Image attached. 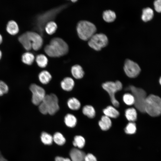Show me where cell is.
Instances as JSON below:
<instances>
[{"instance_id":"cell-25","label":"cell","mask_w":161,"mask_h":161,"mask_svg":"<svg viewBox=\"0 0 161 161\" xmlns=\"http://www.w3.org/2000/svg\"><path fill=\"white\" fill-rule=\"evenodd\" d=\"M103 19L106 22H110L114 21L116 18V15L114 11L109 10L104 11L103 14Z\"/></svg>"},{"instance_id":"cell-14","label":"cell","mask_w":161,"mask_h":161,"mask_svg":"<svg viewBox=\"0 0 161 161\" xmlns=\"http://www.w3.org/2000/svg\"><path fill=\"white\" fill-rule=\"evenodd\" d=\"M71 72L73 77L77 79L82 78L84 75L83 68L78 64H75L72 67Z\"/></svg>"},{"instance_id":"cell-5","label":"cell","mask_w":161,"mask_h":161,"mask_svg":"<svg viewBox=\"0 0 161 161\" xmlns=\"http://www.w3.org/2000/svg\"><path fill=\"white\" fill-rule=\"evenodd\" d=\"M102 87L108 93L113 106L116 107H118L120 103L116 99L115 95L117 92L122 89L123 85L122 83L118 80L115 82L107 81L103 83Z\"/></svg>"},{"instance_id":"cell-33","label":"cell","mask_w":161,"mask_h":161,"mask_svg":"<svg viewBox=\"0 0 161 161\" xmlns=\"http://www.w3.org/2000/svg\"><path fill=\"white\" fill-rule=\"evenodd\" d=\"M136 131L135 123L134 122L129 123L125 129L126 133L128 134H132L135 133Z\"/></svg>"},{"instance_id":"cell-16","label":"cell","mask_w":161,"mask_h":161,"mask_svg":"<svg viewBox=\"0 0 161 161\" xmlns=\"http://www.w3.org/2000/svg\"><path fill=\"white\" fill-rule=\"evenodd\" d=\"M112 122L109 117L104 115L102 117L101 120L98 123L101 129L103 131L109 129L112 126Z\"/></svg>"},{"instance_id":"cell-2","label":"cell","mask_w":161,"mask_h":161,"mask_svg":"<svg viewBox=\"0 0 161 161\" xmlns=\"http://www.w3.org/2000/svg\"><path fill=\"white\" fill-rule=\"evenodd\" d=\"M77 30L79 38L83 40H89L96 31L95 26L86 20L79 21L77 25Z\"/></svg>"},{"instance_id":"cell-4","label":"cell","mask_w":161,"mask_h":161,"mask_svg":"<svg viewBox=\"0 0 161 161\" xmlns=\"http://www.w3.org/2000/svg\"><path fill=\"white\" fill-rule=\"evenodd\" d=\"M129 88L134 99V105L140 112L145 113V106L147 98L146 93L143 89L131 85Z\"/></svg>"},{"instance_id":"cell-38","label":"cell","mask_w":161,"mask_h":161,"mask_svg":"<svg viewBox=\"0 0 161 161\" xmlns=\"http://www.w3.org/2000/svg\"><path fill=\"white\" fill-rule=\"evenodd\" d=\"M0 161H7L1 155L0 153Z\"/></svg>"},{"instance_id":"cell-30","label":"cell","mask_w":161,"mask_h":161,"mask_svg":"<svg viewBox=\"0 0 161 161\" xmlns=\"http://www.w3.org/2000/svg\"><path fill=\"white\" fill-rule=\"evenodd\" d=\"M41 139L43 143L48 145H51L53 141V137L50 134L45 132L42 133Z\"/></svg>"},{"instance_id":"cell-26","label":"cell","mask_w":161,"mask_h":161,"mask_svg":"<svg viewBox=\"0 0 161 161\" xmlns=\"http://www.w3.org/2000/svg\"><path fill=\"white\" fill-rule=\"evenodd\" d=\"M35 60L38 65L41 68H45L47 65L48 59L44 55L40 54L38 55Z\"/></svg>"},{"instance_id":"cell-23","label":"cell","mask_w":161,"mask_h":161,"mask_svg":"<svg viewBox=\"0 0 161 161\" xmlns=\"http://www.w3.org/2000/svg\"><path fill=\"white\" fill-rule=\"evenodd\" d=\"M67 104L69 108L73 110H78L81 106L80 101L75 97L69 98L67 101Z\"/></svg>"},{"instance_id":"cell-36","label":"cell","mask_w":161,"mask_h":161,"mask_svg":"<svg viewBox=\"0 0 161 161\" xmlns=\"http://www.w3.org/2000/svg\"><path fill=\"white\" fill-rule=\"evenodd\" d=\"M84 161H97L96 157L92 154L89 153L86 155Z\"/></svg>"},{"instance_id":"cell-11","label":"cell","mask_w":161,"mask_h":161,"mask_svg":"<svg viewBox=\"0 0 161 161\" xmlns=\"http://www.w3.org/2000/svg\"><path fill=\"white\" fill-rule=\"evenodd\" d=\"M59 10V9H53L45 13L44 14H44H43L42 16L46 18L45 19L40 16H38L40 18H44L43 19H38V25L40 30L41 31L43 30L44 27H45L47 23L49 22V20L53 18Z\"/></svg>"},{"instance_id":"cell-6","label":"cell","mask_w":161,"mask_h":161,"mask_svg":"<svg viewBox=\"0 0 161 161\" xmlns=\"http://www.w3.org/2000/svg\"><path fill=\"white\" fill-rule=\"evenodd\" d=\"M42 102L45 106L48 113L50 115L55 114L60 109L58 99L55 94L46 95Z\"/></svg>"},{"instance_id":"cell-41","label":"cell","mask_w":161,"mask_h":161,"mask_svg":"<svg viewBox=\"0 0 161 161\" xmlns=\"http://www.w3.org/2000/svg\"><path fill=\"white\" fill-rule=\"evenodd\" d=\"M4 94L1 92V91L0 90V96Z\"/></svg>"},{"instance_id":"cell-35","label":"cell","mask_w":161,"mask_h":161,"mask_svg":"<svg viewBox=\"0 0 161 161\" xmlns=\"http://www.w3.org/2000/svg\"><path fill=\"white\" fill-rule=\"evenodd\" d=\"M154 5L156 11L157 12L161 13V0L155 1Z\"/></svg>"},{"instance_id":"cell-37","label":"cell","mask_w":161,"mask_h":161,"mask_svg":"<svg viewBox=\"0 0 161 161\" xmlns=\"http://www.w3.org/2000/svg\"><path fill=\"white\" fill-rule=\"evenodd\" d=\"M55 161H71L68 158H64L60 157H57L55 158Z\"/></svg>"},{"instance_id":"cell-22","label":"cell","mask_w":161,"mask_h":161,"mask_svg":"<svg viewBox=\"0 0 161 161\" xmlns=\"http://www.w3.org/2000/svg\"><path fill=\"white\" fill-rule=\"evenodd\" d=\"M153 16V11L151 8L148 7L143 10L141 18L144 21L147 22L151 20Z\"/></svg>"},{"instance_id":"cell-34","label":"cell","mask_w":161,"mask_h":161,"mask_svg":"<svg viewBox=\"0 0 161 161\" xmlns=\"http://www.w3.org/2000/svg\"><path fill=\"white\" fill-rule=\"evenodd\" d=\"M0 90L3 94L7 93L8 91V87L7 85L1 80H0Z\"/></svg>"},{"instance_id":"cell-13","label":"cell","mask_w":161,"mask_h":161,"mask_svg":"<svg viewBox=\"0 0 161 161\" xmlns=\"http://www.w3.org/2000/svg\"><path fill=\"white\" fill-rule=\"evenodd\" d=\"M61 86L64 90L69 92L72 91L75 86V82L71 77H66L61 82Z\"/></svg>"},{"instance_id":"cell-29","label":"cell","mask_w":161,"mask_h":161,"mask_svg":"<svg viewBox=\"0 0 161 161\" xmlns=\"http://www.w3.org/2000/svg\"><path fill=\"white\" fill-rule=\"evenodd\" d=\"M73 144L75 147H77L80 148H82L84 146L85 140L84 138L81 136H76L74 137Z\"/></svg>"},{"instance_id":"cell-7","label":"cell","mask_w":161,"mask_h":161,"mask_svg":"<svg viewBox=\"0 0 161 161\" xmlns=\"http://www.w3.org/2000/svg\"><path fill=\"white\" fill-rule=\"evenodd\" d=\"M107 36L103 33H95L89 40L88 44L92 48L97 51L100 50L108 43Z\"/></svg>"},{"instance_id":"cell-20","label":"cell","mask_w":161,"mask_h":161,"mask_svg":"<svg viewBox=\"0 0 161 161\" xmlns=\"http://www.w3.org/2000/svg\"><path fill=\"white\" fill-rule=\"evenodd\" d=\"M64 119L65 124L68 127H74L77 124V118L72 114L69 113L67 114L65 116Z\"/></svg>"},{"instance_id":"cell-27","label":"cell","mask_w":161,"mask_h":161,"mask_svg":"<svg viewBox=\"0 0 161 161\" xmlns=\"http://www.w3.org/2000/svg\"><path fill=\"white\" fill-rule=\"evenodd\" d=\"M35 57L32 53L27 52L24 53L22 56V61L28 65H31L33 63Z\"/></svg>"},{"instance_id":"cell-19","label":"cell","mask_w":161,"mask_h":161,"mask_svg":"<svg viewBox=\"0 0 161 161\" xmlns=\"http://www.w3.org/2000/svg\"><path fill=\"white\" fill-rule=\"evenodd\" d=\"M38 77L40 81L43 84L49 83L52 79V76L49 72L47 70H43L38 74Z\"/></svg>"},{"instance_id":"cell-10","label":"cell","mask_w":161,"mask_h":161,"mask_svg":"<svg viewBox=\"0 0 161 161\" xmlns=\"http://www.w3.org/2000/svg\"><path fill=\"white\" fill-rule=\"evenodd\" d=\"M26 32L30 40L32 48L35 50L40 49L43 43V40L41 35L34 32L27 31Z\"/></svg>"},{"instance_id":"cell-9","label":"cell","mask_w":161,"mask_h":161,"mask_svg":"<svg viewBox=\"0 0 161 161\" xmlns=\"http://www.w3.org/2000/svg\"><path fill=\"white\" fill-rule=\"evenodd\" d=\"M124 70L126 75L130 78H135L141 71L139 65L136 62L129 59H126L124 63Z\"/></svg>"},{"instance_id":"cell-21","label":"cell","mask_w":161,"mask_h":161,"mask_svg":"<svg viewBox=\"0 0 161 161\" xmlns=\"http://www.w3.org/2000/svg\"><path fill=\"white\" fill-rule=\"evenodd\" d=\"M125 115L127 119L130 122H134L137 119V111L134 108L126 109L125 112Z\"/></svg>"},{"instance_id":"cell-31","label":"cell","mask_w":161,"mask_h":161,"mask_svg":"<svg viewBox=\"0 0 161 161\" xmlns=\"http://www.w3.org/2000/svg\"><path fill=\"white\" fill-rule=\"evenodd\" d=\"M53 140L59 145H64L66 141L65 138L63 135L59 132L55 133L53 137Z\"/></svg>"},{"instance_id":"cell-17","label":"cell","mask_w":161,"mask_h":161,"mask_svg":"<svg viewBox=\"0 0 161 161\" xmlns=\"http://www.w3.org/2000/svg\"><path fill=\"white\" fill-rule=\"evenodd\" d=\"M103 112L105 115L109 118H116L120 114L119 112L115 108L110 106L103 109Z\"/></svg>"},{"instance_id":"cell-18","label":"cell","mask_w":161,"mask_h":161,"mask_svg":"<svg viewBox=\"0 0 161 161\" xmlns=\"http://www.w3.org/2000/svg\"><path fill=\"white\" fill-rule=\"evenodd\" d=\"M6 30L9 33L14 35L18 32L19 29L17 23L14 21L11 20L7 24Z\"/></svg>"},{"instance_id":"cell-24","label":"cell","mask_w":161,"mask_h":161,"mask_svg":"<svg viewBox=\"0 0 161 161\" xmlns=\"http://www.w3.org/2000/svg\"><path fill=\"white\" fill-rule=\"evenodd\" d=\"M82 112L85 115L90 118H92L95 117V111L94 107L90 105H86L83 107Z\"/></svg>"},{"instance_id":"cell-32","label":"cell","mask_w":161,"mask_h":161,"mask_svg":"<svg viewBox=\"0 0 161 161\" xmlns=\"http://www.w3.org/2000/svg\"><path fill=\"white\" fill-rule=\"evenodd\" d=\"M123 100L127 105L130 106L134 105V99L132 94L130 93L125 94L123 96Z\"/></svg>"},{"instance_id":"cell-8","label":"cell","mask_w":161,"mask_h":161,"mask_svg":"<svg viewBox=\"0 0 161 161\" xmlns=\"http://www.w3.org/2000/svg\"><path fill=\"white\" fill-rule=\"evenodd\" d=\"M29 89L32 93V103L35 106H38L42 102L46 95L45 90L35 83L31 84Z\"/></svg>"},{"instance_id":"cell-40","label":"cell","mask_w":161,"mask_h":161,"mask_svg":"<svg viewBox=\"0 0 161 161\" xmlns=\"http://www.w3.org/2000/svg\"><path fill=\"white\" fill-rule=\"evenodd\" d=\"M2 55V52L1 51V50H0V59L1 58Z\"/></svg>"},{"instance_id":"cell-3","label":"cell","mask_w":161,"mask_h":161,"mask_svg":"<svg viewBox=\"0 0 161 161\" xmlns=\"http://www.w3.org/2000/svg\"><path fill=\"white\" fill-rule=\"evenodd\" d=\"M49 44L50 52L54 57H59L65 55L69 50L67 44L59 38H52Z\"/></svg>"},{"instance_id":"cell-43","label":"cell","mask_w":161,"mask_h":161,"mask_svg":"<svg viewBox=\"0 0 161 161\" xmlns=\"http://www.w3.org/2000/svg\"><path fill=\"white\" fill-rule=\"evenodd\" d=\"M72 1L73 2H75V1H76V0H73V1Z\"/></svg>"},{"instance_id":"cell-42","label":"cell","mask_w":161,"mask_h":161,"mask_svg":"<svg viewBox=\"0 0 161 161\" xmlns=\"http://www.w3.org/2000/svg\"><path fill=\"white\" fill-rule=\"evenodd\" d=\"M159 83H160V84L161 85V76L160 77V79H159Z\"/></svg>"},{"instance_id":"cell-12","label":"cell","mask_w":161,"mask_h":161,"mask_svg":"<svg viewBox=\"0 0 161 161\" xmlns=\"http://www.w3.org/2000/svg\"><path fill=\"white\" fill-rule=\"evenodd\" d=\"M69 154L72 161H84L86 155L83 151L76 148L72 149Z\"/></svg>"},{"instance_id":"cell-1","label":"cell","mask_w":161,"mask_h":161,"mask_svg":"<svg viewBox=\"0 0 161 161\" xmlns=\"http://www.w3.org/2000/svg\"><path fill=\"white\" fill-rule=\"evenodd\" d=\"M145 112L153 117L161 114V98L151 94L147 96L145 106Z\"/></svg>"},{"instance_id":"cell-39","label":"cell","mask_w":161,"mask_h":161,"mask_svg":"<svg viewBox=\"0 0 161 161\" xmlns=\"http://www.w3.org/2000/svg\"><path fill=\"white\" fill-rule=\"evenodd\" d=\"M2 37L1 35L0 34V44L2 43Z\"/></svg>"},{"instance_id":"cell-15","label":"cell","mask_w":161,"mask_h":161,"mask_svg":"<svg viewBox=\"0 0 161 161\" xmlns=\"http://www.w3.org/2000/svg\"><path fill=\"white\" fill-rule=\"evenodd\" d=\"M18 40L26 50H30L32 48L30 40L26 32L20 35Z\"/></svg>"},{"instance_id":"cell-28","label":"cell","mask_w":161,"mask_h":161,"mask_svg":"<svg viewBox=\"0 0 161 161\" xmlns=\"http://www.w3.org/2000/svg\"><path fill=\"white\" fill-rule=\"evenodd\" d=\"M44 28L46 32L48 34L52 35L56 31L57 26L55 22L50 21L47 23Z\"/></svg>"}]
</instances>
